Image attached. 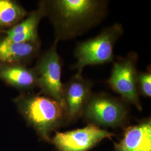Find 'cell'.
<instances>
[{
  "label": "cell",
  "mask_w": 151,
  "mask_h": 151,
  "mask_svg": "<svg viewBox=\"0 0 151 151\" xmlns=\"http://www.w3.org/2000/svg\"><path fill=\"white\" fill-rule=\"evenodd\" d=\"M46 16L54 27L55 39L65 40L96 27L108 12V1L101 0L43 1Z\"/></svg>",
  "instance_id": "6da1fadb"
},
{
  "label": "cell",
  "mask_w": 151,
  "mask_h": 151,
  "mask_svg": "<svg viewBox=\"0 0 151 151\" xmlns=\"http://www.w3.org/2000/svg\"><path fill=\"white\" fill-rule=\"evenodd\" d=\"M20 113L43 139L50 141V134L67 120L65 108L44 95L23 92L14 99Z\"/></svg>",
  "instance_id": "7a4b0ae2"
},
{
  "label": "cell",
  "mask_w": 151,
  "mask_h": 151,
  "mask_svg": "<svg viewBox=\"0 0 151 151\" xmlns=\"http://www.w3.org/2000/svg\"><path fill=\"white\" fill-rule=\"evenodd\" d=\"M123 33V25L115 23L104 29L95 37L77 44L75 50L76 62L72 68L77 70V74H82L86 66L113 62L115 44Z\"/></svg>",
  "instance_id": "3957f363"
},
{
  "label": "cell",
  "mask_w": 151,
  "mask_h": 151,
  "mask_svg": "<svg viewBox=\"0 0 151 151\" xmlns=\"http://www.w3.org/2000/svg\"><path fill=\"white\" fill-rule=\"evenodd\" d=\"M82 115L90 124L116 128L126 122L128 111L117 98L103 93H92Z\"/></svg>",
  "instance_id": "277c9868"
},
{
  "label": "cell",
  "mask_w": 151,
  "mask_h": 151,
  "mask_svg": "<svg viewBox=\"0 0 151 151\" xmlns=\"http://www.w3.org/2000/svg\"><path fill=\"white\" fill-rule=\"evenodd\" d=\"M138 60V54L130 52L125 57L115 62L108 83L125 102L134 105L141 111L142 107L137 83Z\"/></svg>",
  "instance_id": "5b68a950"
},
{
  "label": "cell",
  "mask_w": 151,
  "mask_h": 151,
  "mask_svg": "<svg viewBox=\"0 0 151 151\" xmlns=\"http://www.w3.org/2000/svg\"><path fill=\"white\" fill-rule=\"evenodd\" d=\"M54 43L38 58L34 67L38 76L40 93L51 97L63 106V86L61 81L62 62L57 52V44Z\"/></svg>",
  "instance_id": "8992f818"
},
{
  "label": "cell",
  "mask_w": 151,
  "mask_h": 151,
  "mask_svg": "<svg viewBox=\"0 0 151 151\" xmlns=\"http://www.w3.org/2000/svg\"><path fill=\"white\" fill-rule=\"evenodd\" d=\"M114 134L93 124L67 131L56 132L52 142L59 151H87Z\"/></svg>",
  "instance_id": "52a82bcc"
},
{
  "label": "cell",
  "mask_w": 151,
  "mask_h": 151,
  "mask_svg": "<svg viewBox=\"0 0 151 151\" xmlns=\"http://www.w3.org/2000/svg\"><path fill=\"white\" fill-rule=\"evenodd\" d=\"M93 82L82 74L73 76L63 84V100L67 121L80 118L92 94Z\"/></svg>",
  "instance_id": "ba28073f"
},
{
  "label": "cell",
  "mask_w": 151,
  "mask_h": 151,
  "mask_svg": "<svg viewBox=\"0 0 151 151\" xmlns=\"http://www.w3.org/2000/svg\"><path fill=\"white\" fill-rule=\"evenodd\" d=\"M44 16H46L45 9L43 1H41L37 10L28 13L22 22L5 31V35L0 39V44L40 42L38 35V26Z\"/></svg>",
  "instance_id": "9c48e42d"
},
{
  "label": "cell",
  "mask_w": 151,
  "mask_h": 151,
  "mask_svg": "<svg viewBox=\"0 0 151 151\" xmlns=\"http://www.w3.org/2000/svg\"><path fill=\"white\" fill-rule=\"evenodd\" d=\"M115 151H151V118L126 128Z\"/></svg>",
  "instance_id": "30bf717a"
},
{
  "label": "cell",
  "mask_w": 151,
  "mask_h": 151,
  "mask_svg": "<svg viewBox=\"0 0 151 151\" xmlns=\"http://www.w3.org/2000/svg\"><path fill=\"white\" fill-rule=\"evenodd\" d=\"M0 80L16 89L26 92L38 87L35 68L20 64H0Z\"/></svg>",
  "instance_id": "8fae6325"
},
{
  "label": "cell",
  "mask_w": 151,
  "mask_h": 151,
  "mask_svg": "<svg viewBox=\"0 0 151 151\" xmlns=\"http://www.w3.org/2000/svg\"><path fill=\"white\" fill-rule=\"evenodd\" d=\"M40 42L0 44V64L27 65L39 55Z\"/></svg>",
  "instance_id": "7c38bea8"
},
{
  "label": "cell",
  "mask_w": 151,
  "mask_h": 151,
  "mask_svg": "<svg viewBox=\"0 0 151 151\" xmlns=\"http://www.w3.org/2000/svg\"><path fill=\"white\" fill-rule=\"evenodd\" d=\"M28 15L27 11L17 1L0 0V32H5Z\"/></svg>",
  "instance_id": "4fadbf2b"
},
{
  "label": "cell",
  "mask_w": 151,
  "mask_h": 151,
  "mask_svg": "<svg viewBox=\"0 0 151 151\" xmlns=\"http://www.w3.org/2000/svg\"><path fill=\"white\" fill-rule=\"evenodd\" d=\"M137 88L139 95L144 97L151 96V68L145 72H138L137 77Z\"/></svg>",
  "instance_id": "5bb4252c"
},
{
  "label": "cell",
  "mask_w": 151,
  "mask_h": 151,
  "mask_svg": "<svg viewBox=\"0 0 151 151\" xmlns=\"http://www.w3.org/2000/svg\"><path fill=\"white\" fill-rule=\"evenodd\" d=\"M0 33H1V34H2V33H4V32H0Z\"/></svg>",
  "instance_id": "9a60e30c"
}]
</instances>
